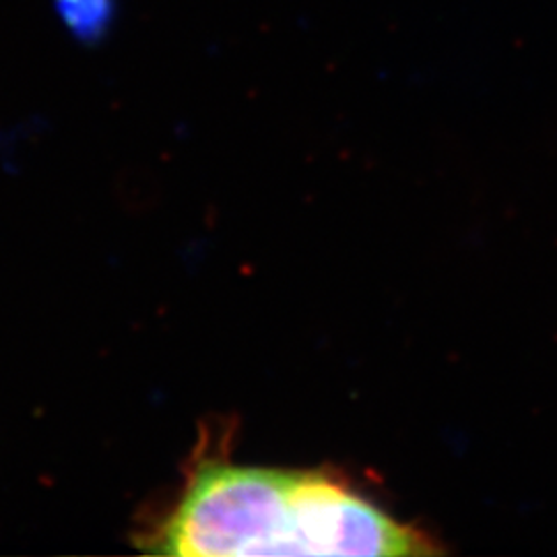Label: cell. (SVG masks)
Instances as JSON below:
<instances>
[{
	"instance_id": "cell-2",
	"label": "cell",
	"mask_w": 557,
	"mask_h": 557,
	"mask_svg": "<svg viewBox=\"0 0 557 557\" xmlns=\"http://www.w3.org/2000/svg\"><path fill=\"white\" fill-rule=\"evenodd\" d=\"M60 29L81 44L106 40L119 20V0H52Z\"/></svg>"
},
{
	"instance_id": "cell-1",
	"label": "cell",
	"mask_w": 557,
	"mask_h": 557,
	"mask_svg": "<svg viewBox=\"0 0 557 557\" xmlns=\"http://www.w3.org/2000/svg\"><path fill=\"white\" fill-rule=\"evenodd\" d=\"M158 556H438V539L331 469L197 453L178 498L139 537Z\"/></svg>"
}]
</instances>
